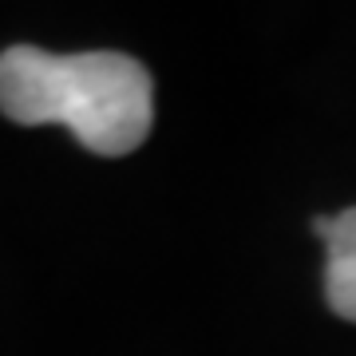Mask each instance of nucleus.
I'll return each mask as SVG.
<instances>
[{
  "mask_svg": "<svg viewBox=\"0 0 356 356\" xmlns=\"http://www.w3.org/2000/svg\"><path fill=\"white\" fill-rule=\"evenodd\" d=\"M0 111L24 127L64 123L88 151L119 159L151 135L154 83L123 51L51 56L16 44L0 51Z\"/></svg>",
  "mask_w": 356,
  "mask_h": 356,
  "instance_id": "nucleus-1",
  "label": "nucleus"
},
{
  "mask_svg": "<svg viewBox=\"0 0 356 356\" xmlns=\"http://www.w3.org/2000/svg\"><path fill=\"white\" fill-rule=\"evenodd\" d=\"M313 234L329 250V269H325L329 309L356 325V206L332 218H313Z\"/></svg>",
  "mask_w": 356,
  "mask_h": 356,
  "instance_id": "nucleus-2",
  "label": "nucleus"
}]
</instances>
